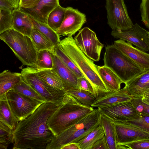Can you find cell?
I'll return each mask as SVG.
<instances>
[{"instance_id":"obj_33","label":"cell","mask_w":149,"mask_h":149,"mask_svg":"<svg viewBox=\"0 0 149 149\" xmlns=\"http://www.w3.org/2000/svg\"><path fill=\"white\" fill-rule=\"evenodd\" d=\"M53 62L50 52L46 50L38 52L37 69H47L53 68Z\"/></svg>"},{"instance_id":"obj_25","label":"cell","mask_w":149,"mask_h":149,"mask_svg":"<svg viewBox=\"0 0 149 149\" xmlns=\"http://www.w3.org/2000/svg\"><path fill=\"white\" fill-rule=\"evenodd\" d=\"M101 113L100 124L104 132L109 149H117V144L114 126L110 119Z\"/></svg>"},{"instance_id":"obj_8","label":"cell","mask_w":149,"mask_h":149,"mask_svg":"<svg viewBox=\"0 0 149 149\" xmlns=\"http://www.w3.org/2000/svg\"><path fill=\"white\" fill-rule=\"evenodd\" d=\"M107 23L113 31H125L134 26L124 0H106Z\"/></svg>"},{"instance_id":"obj_12","label":"cell","mask_w":149,"mask_h":149,"mask_svg":"<svg viewBox=\"0 0 149 149\" xmlns=\"http://www.w3.org/2000/svg\"><path fill=\"white\" fill-rule=\"evenodd\" d=\"M86 22L84 13L77 9L67 7L63 20L56 32L59 36H72L80 30Z\"/></svg>"},{"instance_id":"obj_39","label":"cell","mask_w":149,"mask_h":149,"mask_svg":"<svg viewBox=\"0 0 149 149\" xmlns=\"http://www.w3.org/2000/svg\"><path fill=\"white\" fill-rule=\"evenodd\" d=\"M141 21L149 29V0H142L140 7Z\"/></svg>"},{"instance_id":"obj_32","label":"cell","mask_w":149,"mask_h":149,"mask_svg":"<svg viewBox=\"0 0 149 149\" xmlns=\"http://www.w3.org/2000/svg\"><path fill=\"white\" fill-rule=\"evenodd\" d=\"M15 91L28 97L46 102L44 98L28 84L22 80L13 87Z\"/></svg>"},{"instance_id":"obj_28","label":"cell","mask_w":149,"mask_h":149,"mask_svg":"<svg viewBox=\"0 0 149 149\" xmlns=\"http://www.w3.org/2000/svg\"><path fill=\"white\" fill-rule=\"evenodd\" d=\"M104 135L103 128L99 125L77 143L80 149H91L93 144Z\"/></svg>"},{"instance_id":"obj_36","label":"cell","mask_w":149,"mask_h":149,"mask_svg":"<svg viewBox=\"0 0 149 149\" xmlns=\"http://www.w3.org/2000/svg\"><path fill=\"white\" fill-rule=\"evenodd\" d=\"M149 149V139L117 144V149Z\"/></svg>"},{"instance_id":"obj_43","label":"cell","mask_w":149,"mask_h":149,"mask_svg":"<svg viewBox=\"0 0 149 149\" xmlns=\"http://www.w3.org/2000/svg\"><path fill=\"white\" fill-rule=\"evenodd\" d=\"M39 0H20L19 7L29 8L33 5Z\"/></svg>"},{"instance_id":"obj_26","label":"cell","mask_w":149,"mask_h":149,"mask_svg":"<svg viewBox=\"0 0 149 149\" xmlns=\"http://www.w3.org/2000/svg\"><path fill=\"white\" fill-rule=\"evenodd\" d=\"M29 17L32 22L33 28L38 30L55 47L61 41L60 36L47 24L38 21L30 16Z\"/></svg>"},{"instance_id":"obj_9","label":"cell","mask_w":149,"mask_h":149,"mask_svg":"<svg viewBox=\"0 0 149 149\" xmlns=\"http://www.w3.org/2000/svg\"><path fill=\"white\" fill-rule=\"evenodd\" d=\"M6 94L10 109L19 122L33 113L44 103L17 92L13 89L7 92Z\"/></svg>"},{"instance_id":"obj_20","label":"cell","mask_w":149,"mask_h":149,"mask_svg":"<svg viewBox=\"0 0 149 149\" xmlns=\"http://www.w3.org/2000/svg\"><path fill=\"white\" fill-rule=\"evenodd\" d=\"M12 28L30 37L33 26L29 16L18 9L13 12Z\"/></svg>"},{"instance_id":"obj_45","label":"cell","mask_w":149,"mask_h":149,"mask_svg":"<svg viewBox=\"0 0 149 149\" xmlns=\"http://www.w3.org/2000/svg\"><path fill=\"white\" fill-rule=\"evenodd\" d=\"M142 101L149 105V97L143 95L141 98Z\"/></svg>"},{"instance_id":"obj_6","label":"cell","mask_w":149,"mask_h":149,"mask_svg":"<svg viewBox=\"0 0 149 149\" xmlns=\"http://www.w3.org/2000/svg\"><path fill=\"white\" fill-rule=\"evenodd\" d=\"M103 61L125 84L144 71L113 44L106 47Z\"/></svg>"},{"instance_id":"obj_29","label":"cell","mask_w":149,"mask_h":149,"mask_svg":"<svg viewBox=\"0 0 149 149\" xmlns=\"http://www.w3.org/2000/svg\"><path fill=\"white\" fill-rule=\"evenodd\" d=\"M66 10V8H63L59 4L51 12L48 16L47 24L56 32L62 23Z\"/></svg>"},{"instance_id":"obj_14","label":"cell","mask_w":149,"mask_h":149,"mask_svg":"<svg viewBox=\"0 0 149 149\" xmlns=\"http://www.w3.org/2000/svg\"><path fill=\"white\" fill-rule=\"evenodd\" d=\"M113 45L143 71L149 69V53L120 39L114 41Z\"/></svg>"},{"instance_id":"obj_44","label":"cell","mask_w":149,"mask_h":149,"mask_svg":"<svg viewBox=\"0 0 149 149\" xmlns=\"http://www.w3.org/2000/svg\"><path fill=\"white\" fill-rule=\"evenodd\" d=\"M61 149H80L77 143H71L63 146Z\"/></svg>"},{"instance_id":"obj_11","label":"cell","mask_w":149,"mask_h":149,"mask_svg":"<svg viewBox=\"0 0 149 149\" xmlns=\"http://www.w3.org/2000/svg\"><path fill=\"white\" fill-rule=\"evenodd\" d=\"M109 119L114 127L117 144L149 139V132L146 130L127 122Z\"/></svg>"},{"instance_id":"obj_10","label":"cell","mask_w":149,"mask_h":149,"mask_svg":"<svg viewBox=\"0 0 149 149\" xmlns=\"http://www.w3.org/2000/svg\"><path fill=\"white\" fill-rule=\"evenodd\" d=\"M78 31L74 38L77 46L89 58L95 62L99 61L104 45L89 28L86 27Z\"/></svg>"},{"instance_id":"obj_46","label":"cell","mask_w":149,"mask_h":149,"mask_svg":"<svg viewBox=\"0 0 149 149\" xmlns=\"http://www.w3.org/2000/svg\"><path fill=\"white\" fill-rule=\"evenodd\" d=\"M143 95L149 97V91L146 92Z\"/></svg>"},{"instance_id":"obj_24","label":"cell","mask_w":149,"mask_h":149,"mask_svg":"<svg viewBox=\"0 0 149 149\" xmlns=\"http://www.w3.org/2000/svg\"><path fill=\"white\" fill-rule=\"evenodd\" d=\"M36 69L38 76L47 84L56 90L64 91L63 83L53 68Z\"/></svg>"},{"instance_id":"obj_22","label":"cell","mask_w":149,"mask_h":149,"mask_svg":"<svg viewBox=\"0 0 149 149\" xmlns=\"http://www.w3.org/2000/svg\"><path fill=\"white\" fill-rule=\"evenodd\" d=\"M0 122L12 131L19 122L10 109L6 93L0 95Z\"/></svg>"},{"instance_id":"obj_23","label":"cell","mask_w":149,"mask_h":149,"mask_svg":"<svg viewBox=\"0 0 149 149\" xmlns=\"http://www.w3.org/2000/svg\"><path fill=\"white\" fill-rule=\"evenodd\" d=\"M22 80L21 73L3 71L0 73V95L13 89Z\"/></svg>"},{"instance_id":"obj_37","label":"cell","mask_w":149,"mask_h":149,"mask_svg":"<svg viewBox=\"0 0 149 149\" xmlns=\"http://www.w3.org/2000/svg\"><path fill=\"white\" fill-rule=\"evenodd\" d=\"M137 118L124 121L134 125L149 132V116L139 114Z\"/></svg>"},{"instance_id":"obj_3","label":"cell","mask_w":149,"mask_h":149,"mask_svg":"<svg viewBox=\"0 0 149 149\" xmlns=\"http://www.w3.org/2000/svg\"><path fill=\"white\" fill-rule=\"evenodd\" d=\"M84 105L72 95L66 93L62 104L49 117L47 124L55 136L94 110Z\"/></svg>"},{"instance_id":"obj_16","label":"cell","mask_w":149,"mask_h":149,"mask_svg":"<svg viewBox=\"0 0 149 149\" xmlns=\"http://www.w3.org/2000/svg\"><path fill=\"white\" fill-rule=\"evenodd\" d=\"M52 58L53 68L61 78L65 92L73 89H79L78 78L55 54L50 52Z\"/></svg>"},{"instance_id":"obj_27","label":"cell","mask_w":149,"mask_h":149,"mask_svg":"<svg viewBox=\"0 0 149 149\" xmlns=\"http://www.w3.org/2000/svg\"><path fill=\"white\" fill-rule=\"evenodd\" d=\"M30 37L38 52L44 50L54 52L56 47L36 29H33Z\"/></svg>"},{"instance_id":"obj_30","label":"cell","mask_w":149,"mask_h":149,"mask_svg":"<svg viewBox=\"0 0 149 149\" xmlns=\"http://www.w3.org/2000/svg\"><path fill=\"white\" fill-rule=\"evenodd\" d=\"M54 52L57 56L78 78L85 77L75 64L63 49L59 43L56 46Z\"/></svg>"},{"instance_id":"obj_41","label":"cell","mask_w":149,"mask_h":149,"mask_svg":"<svg viewBox=\"0 0 149 149\" xmlns=\"http://www.w3.org/2000/svg\"><path fill=\"white\" fill-rule=\"evenodd\" d=\"M78 83L79 89L88 91L94 96V90L92 85L85 77L78 78Z\"/></svg>"},{"instance_id":"obj_42","label":"cell","mask_w":149,"mask_h":149,"mask_svg":"<svg viewBox=\"0 0 149 149\" xmlns=\"http://www.w3.org/2000/svg\"><path fill=\"white\" fill-rule=\"evenodd\" d=\"M91 149H109L105 136L97 141Z\"/></svg>"},{"instance_id":"obj_35","label":"cell","mask_w":149,"mask_h":149,"mask_svg":"<svg viewBox=\"0 0 149 149\" xmlns=\"http://www.w3.org/2000/svg\"><path fill=\"white\" fill-rule=\"evenodd\" d=\"M12 130L0 122V149H6L12 143Z\"/></svg>"},{"instance_id":"obj_2","label":"cell","mask_w":149,"mask_h":149,"mask_svg":"<svg viewBox=\"0 0 149 149\" xmlns=\"http://www.w3.org/2000/svg\"><path fill=\"white\" fill-rule=\"evenodd\" d=\"M61 47L92 85L96 99L110 92L102 80L93 61L87 57L77 45L72 36L61 40Z\"/></svg>"},{"instance_id":"obj_38","label":"cell","mask_w":149,"mask_h":149,"mask_svg":"<svg viewBox=\"0 0 149 149\" xmlns=\"http://www.w3.org/2000/svg\"><path fill=\"white\" fill-rule=\"evenodd\" d=\"M130 101L139 114L149 116V105L143 102L141 98H132Z\"/></svg>"},{"instance_id":"obj_34","label":"cell","mask_w":149,"mask_h":149,"mask_svg":"<svg viewBox=\"0 0 149 149\" xmlns=\"http://www.w3.org/2000/svg\"><path fill=\"white\" fill-rule=\"evenodd\" d=\"M13 11L0 9V34L12 28Z\"/></svg>"},{"instance_id":"obj_40","label":"cell","mask_w":149,"mask_h":149,"mask_svg":"<svg viewBox=\"0 0 149 149\" xmlns=\"http://www.w3.org/2000/svg\"><path fill=\"white\" fill-rule=\"evenodd\" d=\"M20 0H0V9L14 10L18 9Z\"/></svg>"},{"instance_id":"obj_21","label":"cell","mask_w":149,"mask_h":149,"mask_svg":"<svg viewBox=\"0 0 149 149\" xmlns=\"http://www.w3.org/2000/svg\"><path fill=\"white\" fill-rule=\"evenodd\" d=\"M100 76L107 89L110 92L118 91L123 83L118 76L108 67L103 65L97 66Z\"/></svg>"},{"instance_id":"obj_13","label":"cell","mask_w":149,"mask_h":149,"mask_svg":"<svg viewBox=\"0 0 149 149\" xmlns=\"http://www.w3.org/2000/svg\"><path fill=\"white\" fill-rule=\"evenodd\" d=\"M148 32L136 23L130 30L120 31L112 30L111 34L115 38L126 41L143 51L148 52L149 51Z\"/></svg>"},{"instance_id":"obj_7","label":"cell","mask_w":149,"mask_h":149,"mask_svg":"<svg viewBox=\"0 0 149 149\" xmlns=\"http://www.w3.org/2000/svg\"><path fill=\"white\" fill-rule=\"evenodd\" d=\"M22 79L43 97L46 102H51L60 106L66 94L64 90H56L47 84L38 76L36 68L30 66L22 69Z\"/></svg>"},{"instance_id":"obj_18","label":"cell","mask_w":149,"mask_h":149,"mask_svg":"<svg viewBox=\"0 0 149 149\" xmlns=\"http://www.w3.org/2000/svg\"><path fill=\"white\" fill-rule=\"evenodd\" d=\"M125 86L132 98H142L144 93L149 91V69L128 82Z\"/></svg>"},{"instance_id":"obj_17","label":"cell","mask_w":149,"mask_h":149,"mask_svg":"<svg viewBox=\"0 0 149 149\" xmlns=\"http://www.w3.org/2000/svg\"><path fill=\"white\" fill-rule=\"evenodd\" d=\"M59 4V0H39L30 7H19L18 9L36 20L47 24L49 15Z\"/></svg>"},{"instance_id":"obj_1","label":"cell","mask_w":149,"mask_h":149,"mask_svg":"<svg viewBox=\"0 0 149 149\" xmlns=\"http://www.w3.org/2000/svg\"><path fill=\"white\" fill-rule=\"evenodd\" d=\"M59 106L51 102L42 103L34 112L20 121L12 131L13 149H46L55 136L49 129V117Z\"/></svg>"},{"instance_id":"obj_15","label":"cell","mask_w":149,"mask_h":149,"mask_svg":"<svg viewBox=\"0 0 149 149\" xmlns=\"http://www.w3.org/2000/svg\"><path fill=\"white\" fill-rule=\"evenodd\" d=\"M98 108L101 113L107 117L116 121H125L136 118L139 116L130 101Z\"/></svg>"},{"instance_id":"obj_5","label":"cell","mask_w":149,"mask_h":149,"mask_svg":"<svg viewBox=\"0 0 149 149\" xmlns=\"http://www.w3.org/2000/svg\"><path fill=\"white\" fill-rule=\"evenodd\" d=\"M0 39L9 47L24 65L36 67L38 51L30 37L12 28L0 34Z\"/></svg>"},{"instance_id":"obj_4","label":"cell","mask_w":149,"mask_h":149,"mask_svg":"<svg viewBox=\"0 0 149 149\" xmlns=\"http://www.w3.org/2000/svg\"><path fill=\"white\" fill-rule=\"evenodd\" d=\"M101 115L98 108L94 109L61 133L54 136L46 149H61L68 143H77L100 125Z\"/></svg>"},{"instance_id":"obj_31","label":"cell","mask_w":149,"mask_h":149,"mask_svg":"<svg viewBox=\"0 0 149 149\" xmlns=\"http://www.w3.org/2000/svg\"><path fill=\"white\" fill-rule=\"evenodd\" d=\"M66 93L70 95L84 105L91 107L96 98L94 95L90 93L81 89L70 90L65 92Z\"/></svg>"},{"instance_id":"obj_47","label":"cell","mask_w":149,"mask_h":149,"mask_svg":"<svg viewBox=\"0 0 149 149\" xmlns=\"http://www.w3.org/2000/svg\"><path fill=\"white\" fill-rule=\"evenodd\" d=\"M148 41H149V31H148Z\"/></svg>"},{"instance_id":"obj_19","label":"cell","mask_w":149,"mask_h":149,"mask_svg":"<svg viewBox=\"0 0 149 149\" xmlns=\"http://www.w3.org/2000/svg\"><path fill=\"white\" fill-rule=\"evenodd\" d=\"M132 99L125 86L122 89L109 93L104 95L96 99L93 103L91 107L93 108L104 107L129 101Z\"/></svg>"}]
</instances>
